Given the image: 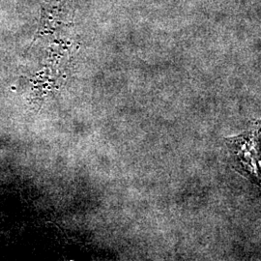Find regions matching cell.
<instances>
[{
	"label": "cell",
	"mask_w": 261,
	"mask_h": 261,
	"mask_svg": "<svg viewBox=\"0 0 261 261\" xmlns=\"http://www.w3.org/2000/svg\"><path fill=\"white\" fill-rule=\"evenodd\" d=\"M261 120L252 122L242 135L225 139L235 161L236 170L261 187Z\"/></svg>",
	"instance_id": "6da1fadb"
}]
</instances>
